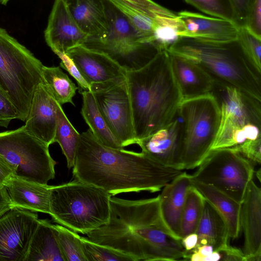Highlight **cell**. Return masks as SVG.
Segmentation results:
<instances>
[{
	"instance_id": "1",
	"label": "cell",
	"mask_w": 261,
	"mask_h": 261,
	"mask_svg": "<svg viewBox=\"0 0 261 261\" xmlns=\"http://www.w3.org/2000/svg\"><path fill=\"white\" fill-rule=\"evenodd\" d=\"M109 221L86 234L92 242L138 260L184 259L187 251L165 224L159 196L128 200L112 196Z\"/></svg>"
},
{
	"instance_id": "2",
	"label": "cell",
	"mask_w": 261,
	"mask_h": 261,
	"mask_svg": "<svg viewBox=\"0 0 261 261\" xmlns=\"http://www.w3.org/2000/svg\"><path fill=\"white\" fill-rule=\"evenodd\" d=\"M72 168L75 179L100 188L112 196L160 191L183 172L164 166L142 152L106 146L89 128L80 134Z\"/></svg>"
},
{
	"instance_id": "3",
	"label": "cell",
	"mask_w": 261,
	"mask_h": 261,
	"mask_svg": "<svg viewBox=\"0 0 261 261\" xmlns=\"http://www.w3.org/2000/svg\"><path fill=\"white\" fill-rule=\"evenodd\" d=\"M126 81L137 142L170 122L183 98L167 49L161 50L141 68L126 71Z\"/></svg>"
},
{
	"instance_id": "4",
	"label": "cell",
	"mask_w": 261,
	"mask_h": 261,
	"mask_svg": "<svg viewBox=\"0 0 261 261\" xmlns=\"http://www.w3.org/2000/svg\"><path fill=\"white\" fill-rule=\"evenodd\" d=\"M167 49L196 62L216 81L261 101V74L250 63L238 38L218 41L179 37Z\"/></svg>"
},
{
	"instance_id": "5",
	"label": "cell",
	"mask_w": 261,
	"mask_h": 261,
	"mask_svg": "<svg viewBox=\"0 0 261 261\" xmlns=\"http://www.w3.org/2000/svg\"><path fill=\"white\" fill-rule=\"evenodd\" d=\"M111 196L100 188L76 179L51 186L50 215L55 222L86 234L109 221Z\"/></svg>"
},
{
	"instance_id": "6",
	"label": "cell",
	"mask_w": 261,
	"mask_h": 261,
	"mask_svg": "<svg viewBox=\"0 0 261 261\" xmlns=\"http://www.w3.org/2000/svg\"><path fill=\"white\" fill-rule=\"evenodd\" d=\"M43 65L25 46L0 27V88L25 121L34 94L42 83Z\"/></svg>"
},
{
	"instance_id": "7",
	"label": "cell",
	"mask_w": 261,
	"mask_h": 261,
	"mask_svg": "<svg viewBox=\"0 0 261 261\" xmlns=\"http://www.w3.org/2000/svg\"><path fill=\"white\" fill-rule=\"evenodd\" d=\"M212 94L220 111L219 128L212 150L261 139V101L217 81Z\"/></svg>"
},
{
	"instance_id": "8",
	"label": "cell",
	"mask_w": 261,
	"mask_h": 261,
	"mask_svg": "<svg viewBox=\"0 0 261 261\" xmlns=\"http://www.w3.org/2000/svg\"><path fill=\"white\" fill-rule=\"evenodd\" d=\"M183 125L182 170L198 167L212 150L220 122L212 94L184 99L178 110Z\"/></svg>"
},
{
	"instance_id": "9",
	"label": "cell",
	"mask_w": 261,
	"mask_h": 261,
	"mask_svg": "<svg viewBox=\"0 0 261 261\" xmlns=\"http://www.w3.org/2000/svg\"><path fill=\"white\" fill-rule=\"evenodd\" d=\"M109 28L100 38H88L83 45L102 52L126 71L136 70L148 63L163 48L156 43L142 41L127 18L106 0Z\"/></svg>"
},
{
	"instance_id": "10",
	"label": "cell",
	"mask_w": 261,
	"mask_h": 261,
	"mask_svg": "<svg viewBox=\"0 0 261 261\" xmlns=\"http://www.w3.org/2000/svg\"><path fill=\"white\" fill-rule=\"evenodd\" d=\"M48 147L23 126L0 133V158L18 178L44 185L54 178L56 162Z\"/></svg>"
},
{
	"instance_id": "11",
	"label": "cell",
	"mask_w": 261,
	"mask_h": 261,
	"mask_svg": "<svg viewBox=\"0 0 261 261\" xmlns=\"http://www.w3.org/2000/svg\"><path fill=\"white\" fill-rule=\"evenodd\" d=\"M254 165L233 148H219L212 150L191 175L193 180L212 186L241 203Z\"/></svg>"
},
{
	"instance_id": "12",
	"label": "cell",
	"mask_w": 261,
	"mask_h": 261,
	"mask_svg": "<svg viewBox=\"0 0 261 261\" xmlns=\"http://www.w3.org/2000/svg\"><path fill=\"white\" fill-rule=\"evenodd\" d=\"M90 86L99 111L122 146L136 144L126 78Z\"/></svg>"
},
{
	"instance_id": "13",
	"label": "cell",
	"mask_w": 261,
	"mask_h": 261,
	"mask_svg": "<svg viewBox=\"0 0 261 261\" xmlns=\"http://www.w3.org/2000/svg\"><path fill=\"white\" fill-rule=\"evenodd\" d=\"M38 215L14 207L0 218V261H25Z\"/></svg>"
},
{
	"instance_id": "14",
	"label": "cell",
	"mask_w": 261,
	"mask_h": 261,
	"mask_svg": "<svg viewBox=\"0 0 261 261\" xmlns=\"http://www.w3.org/2000/svg\"><path fill=\"white\" fill-rule=\"evenodd\" d=\"M183 125L177 113L168 124L137 142L142 152L160 163L182 170Z\"/></svg>"
},
{
	"instance_id": "15",
	"label": "cell",
	"mask_w": 261,
	"mask_h": 261,
	"mask_svg": "<svg viewBox=\"0 0 261 261\" xmlns=\"http://www.w3.org/2000/svg\"><path fill=\"white\" fill-rule=\"evenodd\" d=\"M46 43L56 54L83 45L89 36L79 26L62 0H55L44 32Z\"/></svg>"
},
{
	"instance_id": "16",
	"label": "cell",
	"mask_w": 261,
	"mask_h": 261,
	"mask_svg": "<svg viewBox=\"0 0 261 261\" xmlns=\"http://www.w3.org/2000/svg\"><path fill=\"white\" fill-rule=\"evenodd\" d=\"M65 54L90 85L126 78V71L102 52L81 45Z\"/></svg>"
},
{
	"instance_id": "17",
	"label": "cell",
	"mask_w": 261,
	"mask_h": 261,
	"mask_svg": "<svg viewBox=\"0 0 261 261\" xmlns=\"http://www.w3.org/2000/svg\"><path fill=\"white\" fill-rule=\"evenodd\" d=\"M58 103L45 86L40 84L34 94L23 126L28 133L49 146L54 143Z\"/></svg>"
},
{
	"instance_id": "18",
	"label": "cell",
	"mask_w": 261,
	"mask_h": 261,
	"mask_svg": "<svg viewBox=\"0 0 261 261\" xmlns=\"http://www.w3.org/2000/svg\"><path fill=\"white\" fill-rule=\"evenodd\" d=\"M177 15L180 24L179 37L218 41L237 39L239 28L230 21L187 11Z\"/></svg>"
},
{
	"instance_id": "19",
	"label": "cell",
	"mask_w": 261,
	"mask_h": 261,
	"mask_svg": "<svg viewBox=\"0 0 261 261\" xmlns=\"http://www.w3.org/2000/svg\"><path fill=\"white\" fill-rule=\"evenodd\" d=\"M173 75L183 100L212 94L216 80L200 65L170 51Z\"/></svg>"
},
{
	"instance_id": "20",
	"label": "cell",
	"mask_w": 261,
	"mask_h": 261,
	"mask_svg": "<svg viewBox=\"0 0 261 261\" xmlns=\"http://www.w3.org/2000/svg\"><path fill=\"white\" fill-rule=\"evenodd\" d=\"M240 221L244 234L245 257L261 254V189L253 179L241 202Z\"/></svg>"
},
{
	"instance_id": "21",
	"label": "cell",
	"mask_w": 261,
	"mask_h": 261,
	"mask_svg": "<svg viewBox=\"0 0 261 261\" xmlns=\"http://www.w3.org/2000/svg\"><path fill=\"white\" fill-rule=\"evenodd\" d=\"M193 186L192 175L183 171L163 188L159 196L162 218L175 237H178L181 213L188 192Z\"/></svg>"
},
{
	"instance_id": "22",
	"label": "cell",
	"mask_w": 261,
	"mask_h": 261,
	"mask_svg": "<svg viewBox=\"0 0 261 261\" xmlns=\"http://www.w3.org/2000/svg\"><path fill=\"white\" fill-rule=\"evenodd\" d=\"M89 38H100L109 28L106 0H62Z\"/></svg>"
},
{
	"instance_id": "23",
	"label": "cell",
	"mask_w": 261,
	"mask_h": 261,
	"mask_svg": "<svg viewBox=\"0 0 261 261\" xmlns=\"http://www.w3.org/2000/svg\"><path fill=\"white\" fill-rule=\"evenodd\" d=\"M6 187L13 207L50 215L51 186L13 176Z\"/></svg>"
},
{
	"instance_id": "24",
	"label": "cell",
	"mask_w": 261,
	"mask_h": 261,
	"mask_svg": "<svg viewBox=\"0 0 261 261\" xmlns=\"http://www.w3.org/2000/svg\"><path fill=\"white\" fill-rule=\"evenodd\" d=\"M65 261L54 225L39 219L32 237L25 261Z\"/></svg>"
},
{
	"instance_id": "25",
	"label": "cell",
	"mask_w": 261,
	"mask_h": 261,
	"mask_svg": "<svg viewBox=\"0 0 261 261\" xmlns=\"http://www.w3.org/2000/svg\"><path fill=\"white\" fill-rule=\"evenodd\" d=\"M193 185L224 219L230 238L237 239L241 231V203L212 186L194 180Z\"/></svg>"
},
{
	"instance_id": "26",
	"label": "cell",
	"mask_w": 261,
	"mask_h": 261,
	"mask_svg": "<svg viewBox=\"0 0 261 261\" xmlns=\"http://www.w3.org/2000/svg\"><path fill=\"white\" fill-rule=\"evenodd\" d=\"M195 233L198 237L195 247L208 244L212 246L215 251H218L229 244L230 237L226 223L206 200L202 215Z\"/></svg>"
},
{
	"instance_id": "27",
	"label": "cell",
	"mask_w": 261,
	"mask_h": 261,
	"mask_svg": "<svg viewBox=\"0 0 261 261\" xmlns=\"http://www.w3.org/2000/svg\"><path fill=\"white\" fill-rule=\"evenodd\" d=\"M80 93L83 97L81 114L94 136L106 146L123 148L99 111L92 92L83 91Z\"/></svg>"
},
{
	"instance_id": "28",
	"label": "cell",
	"mask_w": 261,
	"mask_h": 261,
	"mask_svg": "<svg viewBox=\"0 0 261 261\" xmlns=\"http://www.w3.org/2000/svg\"><path fill=\"white\" fill-rule=\"evenodd\" d=\"M42 84L55 100L61 105L70 103L74 105L72 98L78 87L59 67L43 66Z\"/></svg>"
},
{
	"instance_id": "29",
	"label": "cell",
	"mask_w": 261,
	"mask_h": 261,
	"mask_svg": "<svg viewBox=\"0 0 261 261\" xmlns=\"http://www.w3.org/2000/svg\"><path fill=\"white\" fill-rule=\"evenodd\" d=\"M128 20L138 36L145 43H156L154 33L158 19L123 0H109Z\"/></svg>"
},
{
	"instance_id": "30",
	"label": "cell",
	"mask_w": 261,
	"mask_h": 261,
	"mask_svg": "<svg viewBox=\"0 0 261 261\" xmlns=\"http://www.w3.org/2000/svg\"><path fill=\"white\" fill-rule=\"evenodd\" d=\"M80 134L73 127L59 103L57 110V126L54 142L60 146L68 169L73 167Z\"/></svg>"
},
{
	"instance_id": "31",
	"label": "cell",
	"mask_w": 261,
	"mask_h": 261,
	"mask_svg": "<svg viewBox=\"0 0 261 261\" xmlns=\"http://www.w3.org/2000/svg\"><path fill=\"white\" fill-rule=\"evenodd\" d=\"M205 200L201 193L193 185L188 192L181 215L178 233L181 240L196 232L202 215Z\"/></svg>"
},
{
	"instance_id": "32",
	"label": "cell",
	"mask_w": 261,
	"mask_h": 261,
	"mask_svg": "<svg viewBox=\"0 0 261 261\" xmlns=\"http://www.w3.org/2000/svg\"><path fill=\"white\" fill-rule=\"evenodd\" d=\"M54 226L65 261H87L81 236L61 225H54Z\"/></svg>"
},
{
	"instance_id": "33",
	"label": "cell",
	"mask_w": 261,
	"mask_h": 261,
	"mask_svg": "<svg viewBox=\"0 0 261 261\" xmlns=\"http://www.w3.org/2000/svg\"><path fill=\"white\" fill-rule=\"evenodd\" d=\"M87 261H135L131 256L81 237Z\"/></svg>"
},
{
	"instance_id": "34",
	"label": "cell",
	"mask_w": 261,
	"mask_h": 261,
	"mask_svg": "<svg viewBox=\"0 0 261 261\" xmlns=\"http://www.w3.org/2000/svg\"><path fill=\"white\" fill-rule=\"evenodd\" d=\"M200 11L234 23V13L230 0H185Z\"/></svg>"
},
{
	"instance_id": "35",
	"label": "cell",
	"mask_w": 261,
	"mask_h": 261,
	"mask_svg": "<svg viewBox=\"0 0 261 261\" xmlns=\"http://www.w3.org/2000/svg\"><path fill=\"white\" fill-rule=\"evenodd\" d=\"M237 38L253 67L261 74V38L245 27L239 28Z\"/></svg>"
},
{
	"instance_id": "36",
	"label": "cell",
	"mask_w": 261,
	"mask_h": 261,
	"mask_svg": "<svg viewBox=\"0 0 261 261\" xmlns=\"http://www.w3.org/2000/svg\"><path fill=\"white\" fill-rule=\"evenodd\" d=\"M143 10L156 18L177 15L152 0H123Z\"/></svg>"
},
{
	"instance_id": "37",
	"label": "cell",
	"mask_w": 261,
	"mask_h": 261,
	"mask_svg": "<svg viewBox=\"0 0 261 261\" xmlns=\"http://www.w3.org/2000/svg\"><path fill=\"white\" fill-rule=\"evenodd\" d=\"M56 55L61 60V67L76 80L79 93L83 91H91L90 85L83 77L73 61L65 53H58Z\"/></svg>"
},
{
	"instance_id": "38",
	"label": "cell",
	"mask_w": 261,
	"mask_h": 261,
	"mask_svg": "<svg viewBox=\"0 0 261 261\" xmlns=\"http://www.w3.org/2000/svg\"><path fill=\"white\" fill-rule=\"evenodd\" d=\"M245 28L261 38V0H254L249 10Z\"/></svg>"
},
{
	"instance_id": "39",
	"label": "cell",
	"mask_w": 261,
	"mask_h": 261,
	"mask_svg": "<svg viewBox=\"0 0 261 261\" xmlns=\"http://www.w3.org/2000/svg\"><path fill=\"white\" fill-rule=\"evenodd\" d=\"M18 119V113L8 96L0 88V126L7 127L10 121Z\"/></svg>"
},
{
	"instance_id": "40",
	"label": "cell",
	"mask_w": 261,
	"mask_h": 261,
	"mask_svg": "<svg viewBox=\"0 0 261 261\" xmlns=\"http://www.w3.org/2000/svg\"><path fill=\"white\" fill-rule=\"evenodd\" d=\"M239 151L254 165L261 163V139L246 142L241 145L232 147Z\"/></svg>"
},
{
	"instance_id": "41",
	"label": "cell",
	"mask_w": 261,
	"mask_h": 261,
	"mask_svg": "<svg viewBox=\"0 0 261 261\" xmlns=\"http://www.w3.org/2000/svg\"><path fill=\"white\" fill-rule=\"evenodd\" d=\"M254 0H230L234 13V23L238 28L245 27L250 8Z\"/></svg>"
},
{
	"instance_id": "42",
	"label": "cell",
	"mask_w": 261,
	"mask_h": 261,
	"mask_svg": "<svg viewBox=\"0 0 261 261\" xmlns=\"http://www.w3.org/2000/svg\"><path fill=\"white\" fill-rule=\"evenodd\" d=\"M218 251L221 255L220 260L245 261V255L243 251L229 244Z\"/></svg>"
},
{
	"instance_id": "43",
	"label": "cell",
	"mask_w": 261,
	"mask_h": 261,
	"mask_svg": "<svg viewBox=\"0 0 261 261\" xmlns=\"http://www.w3.org/2000/svg\"><path fill=\"white\" fill-rule=\"evenodd\" d=\"M14 207L6 187H0V218Z\"/></svg>"
},
{
	"instance_id": "44",
	"label": "cell",
	"mask_w": 261,
	"mask_h": 261,
	"mask_svg": "<svg viewBox=\"0 0 261 261\" xmlns=\"http://www.w3.org/2000/svg\"><path fill=\"white\" fill-rule=\"evenodd\" d=\"M13 176L9 167L0 158V187H6Z\"/></svg>"
},
{
	"instance_id": "45",
	"label": "cell",
	"mask_w": 261,
	"mask_h": 261,
	"mask_svg": "<svg viewBox=\"0 0 261 261\" xmlns=\"http://www.w3.org/2000/svg\"><path fill=\"white\" fill-rule=\"evenodd\" d=\"M197 241L198 237L195 232L190 233L181 240L182 246L187 252L193 250L196 247Z\"/></svg>"
},
{
	"instance_id": "46",
	"label": "cell",
	"mask_w": 261,
	"mask_h": 261,
	"mask_svg": "<svg viewBox=\"0 0 261 261\" xmlns=\"http://www.w3.org/2000/svg\"><path fill=\"white\" fill-rule=\"evenodd\" d=\"M260 169H259L257 171L256 176L258 177V180H260Z\"/></svg>"
},
{
	"instance_id": "47",
	"label": "cell",
	"mask_w": 261,
	"mask_h": 261,
	"mask_svg": "<svg viewBox=\"0 0 261 261\" xmlns=\"http://www.w3.org/2000/svg\"><path fill=\"white\" fill-rule=\"evenodd\" d=\"M9 0H0V3L3 5H6Z\"/></svg>"
}]
</instances>
